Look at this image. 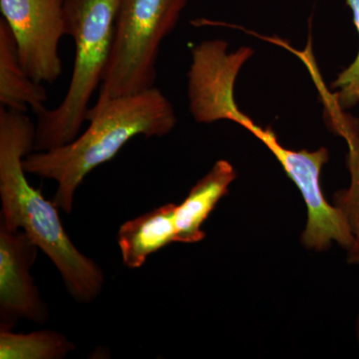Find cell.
Segmentation results:
<instances>
[{"mask_svg": "<svg viewBox=\"0 0 359 359\" xmlns=\"http://www.w3.org/2000/svg\"><path fill=\"white\" fill-rule=\"evenodd\" d=\"M189 0H120L109 61L98 99L131 95L155 87L161 44Z\"/></svg>", "mask_w": 359, "mask_h": 359, "instance_id": "277c9868", "label": "cell"}, {"mask_svg": "<svg viewBox=\"0 0 359 359\" xmlns=\"http://www.w3.org/2000/svg\"><path fill=\"white\" fill-rule=\"evenodd\" d=\"M332 125L344 137L348 146L347 167L351 173V186L335 194V207L347 219L353 235V244L348 249L349 263H359V122L344 111L332 112Z\"/></svg>", "mask_w": 359, "mask_h": 359, "instance_id": "8fae6325", "label": "cell"}, {"mask_svg": "<svg viewBox=\"0 0 359 359\" xmlns=\"http://www.w3.org/2000/svg\"><path fill=\"white\" fill-rule=\"evenodd\" d=\"M35 133L26 112L0 107V224L25 231L58 269L73 299L88 304L102 292L103 271L73 244L57 205L26 178L23 160L34 151Z\"/></svg>", "mask_w": 359, "mask_h": 359, "instance_id": "6da1fadb", "label": "cell"}, {"mask_svg": "<svg viewBox=\"0 0 359 359\" xmlns=\"http://www.w3.org/2000/svg\"><path fill=\"white\" fill-rule=\"evenodd\" d=\"M228 120L244 127L263 142L301 191L308 207V224L302 233V243L311 249L323 250L335 241L349 249L354 241L351 226L342 212L330 205L321 191V169L330 158L327 149L320 148L313 152L290 150L280 143L273 130L256 124L238 105L230 111Z\"/></svg>", "mask_w": 359, "mask_h": 359, "instance_id": "5b68a950", "label": "cell"}, {"mask_svg": "<svg viewBox=\"0 0 359 359\" xmlns=\"http://www.w3.org/2000/svg\"><path fill=\"white\" fill-rule=\"evenodd\" d=\"M39 250L25 231L0 224V330H13L20 320H48V308L30 273Z\"/></svg>", "mask_w": 359, "mask_h": 359, "instance_id": "52a82bcc", "label": "cell"}, {"mask_svg": "<svg viewBox=\"0 0 359 359\" xmlns=\"http://www.w3.org/2000/svg\"><path fill=\"white\" fill-rule=\"evenodd\" d=\"M176 209L177 205L169 203L120 226L118 245L127 268H141L150 255L176 242Z\"/></svg>", "mask_w": 359, "mask_h": 359, "instance_id": "9c48e42d", "label": "cell"}, {"mask_svg": "<svg viewBox=\"0 0 359 359\" xmlns=\"http://www.w3.org/2000/svg\"><path fill=\"white\" fill-rule=\"evenodd\" d=\"M88 128L61 147L30 153L23 160L26 173L53 180V203L70 214L75 193L85 177L109 162L137 136L164 137L177 124L174 106L157 87L131 95L97 99L90 108Z\"/></svg>", "mask_w": 359, "mask_h": 359, "instance_id": "7a4b0ae2", "label": "cell"}, {"mask_svg": "<svg viewBox=\"0 0 359 359\" xmlns=\"http://www.w3.org/2000/svg\"><path fill=\"white\" fill-rule=\"evenodd\" d=\"M76 346L65 335L54 330L15 334L0 330L1 359H61Z\"/></svg>", "mask_w": 359, "mask_h": 359, "instance_id": "7c38bea8", "label": "cell"}, {"mask_svg": "<svg viewBox=\"0 0 359 359\" xmlns=\"http://www.w3.org/2000/svg\"><path fill=\"white\" fill-rule=\"evenodd\" d=\"M237 173L228 161L219 160L211 171L193 187L188 197L177 205L175 215L176 242L194 244L205 237L203 224L214 211L219 201L229 193Z\"/></svg>", "mask_w": 359, "mask_h": 359, "instance_id": "ba28073f", "label": "cell"}, {"mask_svg": "<svg viewBox=\"0 0 359 359\" xmlns=\"http://www.w3.org/2000/svg\"><path fill=\"white\" fill-rule=\"evenodd\" d=\"M119 2L65 0L66 32L75 45L74 65L63 100L37 115L34 152L61 147L79 136L109 61Z\"/></svg>", "mask_w": 359, "mask_h": 359, "instance_id": "3957f363", "label": "cell"}, {"mask_svg": "<svg viewBox=\"0 0 359 359\" xmlns=\"http://www.w3.org/2000/svg\"><path fill=\"white\" fill-rule=\"evenodd\" d=\"M358 339H359V318H358Z\"/></svg>", "mask_w": 359, "mask_h": 359, "instance_id": "5bb4252c", "label": "cell"}, {"mask_svg": "<svg viewBox=\"0 0 359 359\" xmlns=\"http://www.w3.org/2000/svg\"><path fill=\"white\" fill-rule=\"evenodd\" d=\"M0 11L26 73L37 83H55L63 73L59 44L67 35L65 0H0Z\"/></svg>", "mask_w": 359, "mask_h": 359, "instance_id": "8992f818", "label": "cell"}, {"mask_svg": "<svg viewBox=\"0 0 359 359\" xmlns=\"http://www.w3.org/2000/svg\"><path fill=\"white\" fill-rule=\"evenodd\" d=\"M353 13V22L359 36V0H346ZM332 102L340 110L346 111L359 104V49L358 55L348 67L342 70L332 82Z\"/></svg>", "mask_w": 359, "mask_h": 359, "instance_id": "4fadbf2b", "label": "cell"}, {"mask_svg": "<svg viewBox=\"0 0 359 359\" xmlns=\"http://www.w3.org/2000/svg\"><path fill=\"white\" fill-rule=\"evenodd\" d=\"M46 90L22 67L11 28L0 18V107L39 115L46 109Z\"/></svg>", "mask_w": 359, "mask_h": 359, "instance_id": "30bf717a", "label": "cell"}]
</instances>
